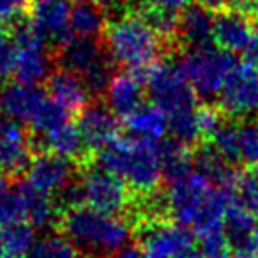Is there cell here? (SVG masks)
I'll use <instances>...</instances> for the list:
<instances>
[{
	"label": "cell",
	"instance_id": "6da1fadb",
	"mask_svg": "<svg viewBox=\"0 0 258 258\" xmlns=\"http://www.w3.org/2000/svg\"><path fill=\"white\" fill-rule=\"evenodd\" d=\"M113 13L101 37L104 53L113 68L137 71L172 58L166 43L133 11L131 2Z\"/></svg>",
	"mask_w": 258,
	"mask_h": 258
},
{
	"label": "cell",
	"instance_id": "7a4b0ae2",
	"mask_svg": "<svg viewBox=\"0 0 258 258\" xmlns=\"http://www.w3.org/2000/svg\"><path fill=\"white\" fill-rule=\"evenodd\" d=\"M92 163L124 179L135 197L154 193L161 187L159 142L118 135L94 154Z\"/></svg>",
	"mask_w": 258,
	"mask_h": 258
},
{
	"label": "cell",
	"instance_id": "3957f363",
	"mask_svg": "<svg viewBox=\"0 0 258 258\" xmlns=\"http://www.w3.org/2000/svg\"><path fill=\"white\" fill-rule=\"evenodd\" d=\"M57 230L75 244L82 256L90 258H110L133 237V228L124 218L104 214L89 205L62 211Z\"/></svg>",
	"mask_w": 258,
	"mask_h": 258
},
{
	"label": "cell",
	"instance_id": "277c9868",
	"mask_svg": "<svg viewBox=\"0 0 258 258\" xmlns=\"http://www.w3.org/2000/svg\"><path fill=\"white\" fill-rule=\"evenodd\" d=\"M175 62L197 96L204 97L205 101H212L219 96L225 80L237 64L232 53L223 51L216 44L180 51L175 57Z\"/></svg>",
	"mask_w": 258,
	"mask_h": 258
},
{
	"label": "cell",
	"instance_id": "5b68a950",
	"mask_svg": "<svg viewBox=\"0 0 258 258\" xmlns=\"http://www.w3.org/2000/svg\"><path fill=\"white\" fill-rule=\"evenodd\" d=\"M133 237L147 258H202L193 230L172 219L140 221Z\"/></svg>",
	"mask_w": 258,
	"mask_h": 258
},
{
	"label": "cell",
	"instance_id": "8992f818",
	"mask_svg": "<svg viewBox=\"0 0 258 258\" xmlns=\"http://www.w3.org/2000/svg\"><path fill=\"white\" fill-rule=\"evenodd\" d=\"M145 92L152 104L161 108L166 115L197 106V92L173 58H165L152 66L145 82Z\"/></svg>",
	"mask_w": 258,
	"mask_h": 258
},
{
	"label": "cell",
	"instance_id": "52a82bcc",
	"mask_svg": "<svg viewBox=\"0 0 258 258\" xmlns=\"http://www.w3.org/2000/svg\"><path fill=\"white\" fill-rule=\"evenodd\" d=\"M80 179L89 207L104 214L127 218L133 205V191L129 189L124 179L99 168L94 163L80 168Z\"/></svg>",
	"mask_w": 258,
	"mask_h": 258
},
{
	"label": "cell",
	"instance_id": "ba28073f",
	"mask_svg": "<svg viewBox=\"0 0 258 258\" xmlns=\"http://www.w3.org/2000/svg\"><path fill=\"white\" fill-rule=\"evenodd\" d=\"M218 99L226 117L239 122L258 118V69L246 62H237Z\"/></svg>",
	"mask_w": 258,
	"mask_h": 258
},
{
	"label": "cell",
	"instance_id": "9c48e42d",
	"mask_svg": "<svg viewBox=\"0 0 258 258\" xmlns=\"http://www.w3.org/2000/svg\"><path fill=\"white\" fill-rule=\"evenodd\" d=\"M36 151L30 129L0 115V170L15 182L29 172Z\"/></svg>",
	"mask_w": 258,
	"mask_h": 258
},
{
	"label": "cell",
	"instance_id": "30bf717a",
	"mask_svg": "<svg viewBox=\"0 0 258 258\" xmlns=\"http://www.w3.org/2000/svg\"><path fill=\"white\" fill-rule=\"evenodd\" d=\"M69 9L68 0H30L29 4L27 16L39 29L51 57L75 39L69 25Z\"/></svg>",
	"mask_w": 258,
	"mask_h": 258
},
{
	"label": "cell",
	"instance_id": "8fae6325",
	"mask_svg": "<svg viewBox=\"0 0 258 258\" xmlns=\"http://www.w3.org/2000/svg\"><path fill=\"white\" fill-rule=\"evenodd\" d=\"M78 175L80 166L75 161L53 152H39L30 163L27 180L39 191L55 197Z\"/></svg>",
	"mask_w": 258,
	"mask_h": 258
},
{
	"label": "cell",
	"instance_id": "7c38bea8",
	"mask_svg": "<svg viewBox=\"0 0 258 258\" xmlns=\"http://www.w3.org/2000/svg\"><path fill=\"white\" fill-rule=\"evenodd\" d=\"M76 125L87 149L92 154H96L120 135L118 117L106 106L103 99H94L85 110L80 111L76 115Z\"/></svg>",
	"mask_w": 258,
	"mask_h": 258
},
{
	"label": "cell",
	"instance_id": "4fadbf2b",
	"mask_svg": "<svg viewBox=\"0 0 258 258\" xmlns=\"http://www.w3.org/2000/svg\"><path fill=\"white\" fill-rule=\"evenodd\" d=\"M256 27V20L240 8L214 13V44L232 55L244 53Z\"/></svg>",
	"mask_w": 258,
	"mask_h": 258
},
{
	"label": "cell",
	"instance_id": "5bb4252c",
	"mask_svg": "<svg viewBox=\"0 0 258 258\" xmlns=\"http://www.w3.org/2000/svg\"><path fill=\"white\" fill-rule=\"evenodd\" d=\"M53 60L55 68L68 69L82 76V80L99 71L101 68L111 66L99 39H80V37H75L60 51H57L53 55Z\"/></svg>",
	"mask_w": 258,
	"mask_h": 258
},
{
	"label": "cell",
	"instance_id": "9a60e30c",
	"mask_svg": "<svg viewBox=\"0 0 258 258\" xmlns=\"http://www.w3.org/2000/svg\"><path fill=\"white\" fill-rule=\"evenodd\" d=\"M177 43L180 51L212 46L214 44V13L202 8L200 4H191L179 11Z\"/></svg>",
	"mask_w": 258,
	"mask_h": 258
},
{
	"label": "cell",
	"instance_id": "2e32d148",
	"mask_svg": "<svg viewBox=\"0 0 258 258\" xmlns=\"http://www.w3.org/2000/svg\"><path fill=\"white\" fill-rule=\"evenodd\" d=\"M18 193L25 212V221H29L36 230H57L60 211L53 197L34 187L27 179H18L13 182Z\"/></svg>",
	"mask_w": 258,
	"mask_h": 258
},
{
	"label": "cell",
	"instance_id": "e0dca14e",
	"mask_svg": "<svg viewBox=\"0 0 258 258\" xmlns=\"http://www.w3.org/2000/svg\"><path fill=\"white\" fill-rule=\"evenodd\" d=\"M46 92L51 99L64 106L71 115H78L94 101L82 76L62 68H55L53 73L48 76Z\"/></svg>",
	"mask_w": 258,
	"mask_h": 258
},
{
	"label": "cell",
	"instance_id": "ac0fdd59",
	"mask_svg": "<svg viewBox=\"0 0 258 258\" xmlns=\"http://www.w3.org/2000/svg\"><path fill=\"white\" fill-rule=\"evenodd\" d=\"M145 94L147 92L144 83L135 75L125 71L111 76L103 101L118 118L125 120L144 104Z\"/></svg>",
	"mask_w": 258,
	"mask_h": 258
},
{
	"label": "cell",
	"instance_id": "d6986e66",
	"mask_svg": "<svg viewBox=\"0 0 258 258\" xmlns=\"http://www.w3.org/2000/svg\"><path fill=\"white\" fill-rule=\"evenodd\" d=\"M44 99H46V92L39 87L11 82L4 87L2 113L16 122L29 124Z\"/></svg>",
	"mask_w": 258,
	"mask_h": 258
},
{
	"label": "cell",
	"instance_id": "ffe728a7",
	"mask_svg": "<svg viewBox=\"0 0 258 258\" xmlns=\"http://www.w3.org/2000/svg\"><path fill=\"white\" fill-rule=\"evenodd\" d=\"M129 137L161 142L168 133V115L152 103H144L133 115L124 120Z\"/></svg>",
	"mask_w": 258,
	"mask_h": 258
},
{
	"label": "cell",
	"instance_id": "44dd1931",
	"mask_svg": "<svg viewBox=\"0 0 258 258\" xmlns=\"http://www.w3.org/2000/svg\"><path fill=\"white\" fill-rule=\"evenodd\" d=\"M55 60L51 53L44 48H25L18 50L15 66V82L23 85H39L46 83L48 76L53 73Z\"/></svg>",
	"mask_w": 258,
	"mask_h": 258
},
{
	"label": "cell",
	"instance_id": "7402d4cb",
	"mask_svg": "<svg viewBox=\"0 0 258 258\" xmlns=\"http://www.w3.org/2000/svg\"><path fill=\"white\" fill-rule=\"evenodd\" d=\"M195 170L204 175L212 186L228 189L235 177V166L228 165L211 144H198L193 147Z\"/></svg>",
	"mask_w": 258,
	"mask_h": 258
},
{
	"label": "cell",
	"instance_id": "603a6c76",
	"mask_svg": "<svg viewBox=\"0 0 258 258\" xmlns=\"http://www.w3.org/2000/svg\"><path fill=\"white\" fill-rule=\"evenodd\" d=\"M108 18L104 9L96 6L92 0H75L69 9V25L73 36L80 39H99L106 29Z\"/></svg>",
	"mask_w": 258,
	"mask_h": 258
},
{
	"label": "cell",
	"instance_id": "cb8c5ba5",
	"mask_svg": "<svg viewBox=\"0 0 258 258\" xmlns=\"http://www.w3.org/2000/svg\"><path fill=\"white\" fill-rule=\"evenodd\" d=\"M159 158H161L163 180L166 184L177 182L189 173H193V147L173 138H165L159 142Z\"/></svg>",
	"mask_w": 258,
	"mask_h": 258
},
{
	"label": "cell",
	"instance_id": "d4e9b609",
	"mask_svg": "<svg viewBox=\"0 0 258 258\" xmlns=\"http://www.w3.org/2000/svg\"><path fill=\"white\" fill-rule=\"evenodd\" d=\"M232 204L244 209L253 216H258V168L256 166H242L237 168L233 182L230 186Z\"/></svg>",
	"mask_w": 258,
	"mask_h": 258
},
{
	"label": "cell",
	"instance_id": "484cf974",
	"mask_svg": "<svg viewBox=\"0 0 258 258\" xmlns=\"http://www.w3.org/2000/svg\"><path fill=\"white\" fill-rule=\"evenodd\" d=\"M228 165L239 166L242 163V149H240V122L226 117L218 133L209 142Z\"/></svg>",
	"mask_w": 258,
	"mask_h": 258
},
{
	"label": "cell",
	"instance_id": "4316f807",
	"mask_svg": "<svg viewBox=\"0 0 258 258\" xmlns=\"http://www.w3.org/2000/svg\"><path fill=\"white\" fill-rule=\"evenodd\" d=\"M69 115L71 113L64 106H60L57 101H53L50 96H46V99L41 103V106L36 110L34 117L30 118L29 122L30 133L44 137V135L51 133V131H55L60 125L68 124Z\"/></svg>",
	"mask_w": 258,
	"mask_h": 258
},
{
	"label": "cell",
	"instance_id": "83f0119b",
	"mask_svg": "<svg viewBox=\"0 0 258 258\" xmlns=\"http://www.w3.org/2000/svg\"><path fill=\"white\" fill-rule=\"evenodd\" d=\"M37 230L29 221H18L4 226L0 240L15 258H27L37 242Z\"/></svg>",
	"mask_w": 258,
	"mask_h": 258
},
{
	"label": "cell",
	"instance_id": "f1b7e54d",
	"mask_svg": "<svg viewBox=\"0 0 258 258\" xmlns=\"http://www.w3.org/2000/svg\"><path fill=\"white\" fill-rule=\"evenodd\" d=\"M27 258H82V254L66 235L50 233L34 244Z\"/></svg>",
	"mask_w": 258,
	"mask_h": 258
},
{
	"label": "cell",
	"instance_id": "f546056e",
	"mask_svg": "<svg viewBox=\"0 0 258 258\" xmlns=\"http://www.w3.org/2000/svg\"><path fill=\"white\" fill-rule=\"evenodd\" d=\"M195 108L168 115L170 138L180 142V144L189 145V147H195V145H198L202 142L200 131H198V124H197V115H195Z\"/></svg>",
	"mask_w": 258,
	"mask_h": 258
},
{
	"label": "cell",
	"instance_id": "4dcf8cb0",
	"mask_svg": "<svg viewBox=\"0 0 258 258\" xmlns=\"http://www.w3.org/2000/svg\"><path fill=\"white\" fill-rule=\"evenodd\" d=\"M195 115H197L198 131H200V144H209L223 125V122L226 120V115L223 113L219 104H216V101H204L197 104Z\"/></svg>",
	"mask_w": 258,
	"mask_h": 258
},
{
	"label": "cell",
	"instance_id": "1f68e13d",
	"mask_svg": "<svg viewBox=\"0 0 258 258\" xmlns=\"http://www.w3.org/2000/svg\"><path fill=\"white\" fill-rule=\"evenodd\" d=\"M198 251L202 258H232V247L223 228L198 235Z\"/></svg>",
	"mask_w": 258,
	"mask_h": 258
},
{
	"label": "cell",
	"instance_id": "d6a6232c",
	"mask_svg": "<svg viewBox=\"0 0 258 258\" xmlns=\"http://www.w3.org/2000/svg\"><path fill=\"white\" fill-rule=\"evenodd\" d=\"M240 149L242 161L258 168V118L240 122Z\"/></svg>",
	"mask_w": 258,
	"mask_h": 258
},
{
	"label": "cell",
	"instance_id": "836d02e7",
	"mask_svg": "<svg viewBox=\"0 0 258 258\" xmlns=\"http://www.w3.org/2000/svg\"><path fill=\"white\" fill-rule=\"evenodd\" d=\"M16 57H18V48L13 43L8 30L6 36L0 37V82H4L15 73Z\"/></svg>",
	"mask_w": 258,
	"mask_h": 258
},
{
	"label": "cell",
	"instance_id": "e575fe53",
	"mask_svg": "<svg viewBox=\"0 0 258 258\" xmlns=\"http://www.w3.org/2000/svg\"><path fill=\"white\" fill-rule=\"evenodd\" d=\"M30 0H0V23L11 25L29 11Z\"/></svg>",
	"mask_w": 258,
	"mask_h": 258
},
{
	"label": "cell",
	"instance_id": "d590c367",
	"mask_svg": "<svg viewBox=\"0 0 258 258\" xmlns=\"http://www.w3.org/2000/svg\"><path fill=\"white\" fill-rule=\"evenodd\" d=\"M197 4H200L202 8L209 9L211 13H219V11H226V9L237 8L239 0H197Z\"/></svg>",
	"mask_w": 258,
	"mask_h": 258
},
{
	"label": "cell",
	"instance_id": "8d00e7d4",
	"mask_svg": "<svg viewBox=\"0 0 258 258\" xmlns=\"http://www.w3.org/2000/svg\"><path fill=\"white\" fill-rule=\"evenodd\" d=\"M244 62L258 69V27L254 30L253 37H251L249 44H247L246 51H244Z\"/></svg>",
	"mask_w": 258,
	"mask_h": 258
},
{
	"label": "cell",
	"instance_id": "74e56055",
	"mask_svg": "<svg viewBox=\"0 0 258 258\" xmlns=\"http://www.w3.org/2000/svg\"><path fill=\"white\" fill-rule=\"evenodd\" d=\"M110 258H147V254H145L144 249L135 242V244H127V246L122 247L120 251H117L115 254H111Z\"/></svg>",
	"mask_w": 258,
	"mask_h": 258
},
{
	"label": "cell",
	"instance_id": "f35d334b",
	"mask_svg": "<svg viewBox=\"0 0 258 258\" xmlns=\"http://www.w3.org/2000/svg\"><path fill=\"white\" fill-rule=\"evenodd\" d=\"M149 2H152L156 6H161V8L172 9V11H182L184 8L191 6L193 0H149Z\"/></svg>",
	"mask_w": 258,
	"mask_h": 258
},
{
	"label": "cell",
	"instance_id": "ab89813d",
	"mask_svg": "<svg viewBox=\"0 0 258 258\" xmlns=\"http://www.w3.org/2000/svg\"><path fill=\"white\" fill-rule=\"evenodd\" d=\"M92 2L101 9H108V11H117L125 6V0H92Z\"/></svg>",
	"mask_w": 258,
	"mask_h": 258
},
{
	"label": "cell",
	"instance_id": "60d3db41",
	"mask_svg": "<svg viewBox=\"0 0 258 258\" xmlns=\"http://www.w3.org/2000/svg\"><path fill=\"white\" fill-rule=\"evenodd\" d=\"M237 8H240V9H244V11H247L258 22V0H239Z\"/></svg>",
	"mask_w": 258,
	"mask_h": 258
},
{
	"label": "cell",
	"instance_id": "b9f144b4",
	"mask_svg": "<svg viewBox=\"0 0 258 258\" xmlns=\"http://www.w3.org/2000/svg\"><path fill=\"white\" fill-rule=\"evenodd\" d=\"M11 184H13V180L9 179V177L6 175L2 170H0V198L4 197V195L11 189Z\"/></svg>",
	"mask_w": 258,
	"mask_h": 258
},
{
	"label": "cell",
	"instance_id": "7bdbcfd3",
	"mask_svg": "<svg viewBox=\"0 0 258 258\" xmlns=\"http://www.w3.org/2000/svg\"><path fill=\"white\" fill-rule=\"evenodd\" d=\"M0 258H15L11 253H9V251H8V247H6L2 242H0Z\"/></svg>",
	"mask_w": 258,
	"mask_h": 258
},
{
	"label": "cell",
	"instance_id": "ee69618b",
	"mask_svg": "<svg viewBox=\"0 0 258 258\" xmlns=\"http://www.w3.org/2000/svg\"><path fill=\"white\" fill-rule=\"evenodd\" d=\"M2 97H4V85L0 82V111H2Z\"/></svg>",
	"mask_w": 258,
	"mask_h": 258
},
{
	"label": "cell",
	"instance_id": "f6af8a7d",
	"mask_svg": "<svg viewBox=\"0 0 258 258\" xmlns=\"http://www.w3.org/2000/svg\"><path fill=\"white\" fill-rule=\"evenodd\" d=\"M2 230H4V226H2V223H0V235H2Z\"/></svg>",
	"mask_w": 258,
	"mask_h": 258
},
{
	"label": "cell",
	"instance_id": "bcb514c9",
	"mask_svg": "<svg viewBox=\"0 0 258 258\" xmlns=\"http://www.w3.org/2000/svg\"><path fill=\"white\" fill-rule=\"evenodd\" d=\"M256 239H258V221H256Z\"/></svg>",
	"mask_w": 258,
	"mask_h": 258
},
{
	"label": "cell",
	"instance_id": "7dc6e473",
	"mask_svg": "<svg viewBox=\"0 0 258 258\" xmlns=\"http://www.w3.org/2000/svg\"><path fill=\"white\" fill-rule=\"evenodd\" d=\"M83 258H90V256H83Z\"/></svg>",
	"mask_w": 258,
	"mask_h": 258
}]
</instances>
